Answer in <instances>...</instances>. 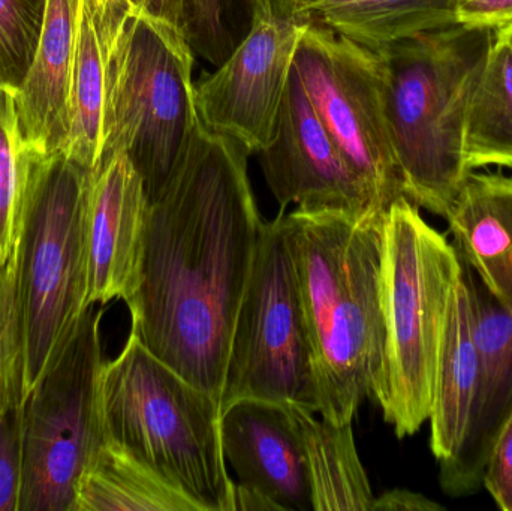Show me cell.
<instances>
[{
  "label": "cell",
  "mask_w": 512,
  "mask_h": 511,
  "mask_svg": "<svg viewBox=\"0 0 512 511\" xmlns=\"http://www.w3.org/2000/svg\"><path fill=\"white\" fill-rule=\"evenodd\" d=\"M23 333L18 306L17 254L0 272V413L23 405Z\"/></svg>",
  "instance_id": "cell-27"
},
{
  "label": "cell",
  "mask_w": 512,
  "mask_h": 511,
  "mask_svg": "<svg viewBox=\"0 0 512 511\" xmlns=\"http://www.w3.org/2000/svg\"><path fill=\"white\" fill-rule=\"evenodd\" d=\"M195 57L180 27L135 5L117 53L102 159L128 153L149 203L164 191L200 122Z\"/></svg>",
  "instance_id": "cell-7"
},
{
  "label": "cell",
  "mask_w": 512,
  "mask_h": 511,
  "mask_svg": "<svg viewBox=\"0 0 512 511\" xmlns=\"http://www.w3.org/2000/svg\"><path fill=\"white\" fill-rule=\"evenodd\" d=\"M463 270L480 356V386L465 447L453 464L441 468L442 488L451 497H465L483 488L490 450L512 408V311L465 263Z\"/></svg>",
  "instance_id": "cell-15"
},
{
  "label": "cell",
  "mask_w": 512,
  "mask_h": 511,
  "mask_svg": "<svg viewBox=\"0 0 512 511\" xmlns=\"http://www.w3.org/2000/svg\"><path fill=\"white\" fill-rule=\"evenodd\" d=\"M132 0H80L65 152L89 170L102 161L108 99Z\"/></svg>",
  "instance_id": "cell-16"
},
{
  "label": "cell",
  "mask_w": 512,
  "mask_h": 511,
  "mask_svg": "<svg viewBox=\"0 0 512 511\" xmlns=\"http://www.w3.org/2000/svg\"><path fill=\"white\" fill-rule=\"evenodd\" d=\"M496 35L501 36L502 39L508 42V45L512 48V23L508 24L507 27H502V29L496 30Z\"/></svg>",
  "instance_id": "cell-36"
},
{
  "label": "cell",
  "mask_w": 512,
  "mask_h": 511,
  "mask_svg": "<svg viewBox=\"0 0 512 511\" xmlns=\"http://www.w3.org/2000/svg\"><path fill=\"white\" fill-rule=\"evenodd\" d=\"M465 159L469 171L512 170V48L496 33L466 114Z\"/></svg>",
  "instance_id": "cell-22"
},
{
  "label": "cell",
  "mask_w": 512,
  "mask_h": 511,
  "mask_svg": "<svg viewBox=\"0 0 512 511\" xmlns=\"http://www.w3.org/2000/svg\"><path fill=\"white\" fill-rule=\"evenodd\" d=\"M149 198L128 153L102 159L86 201L87 306L126 300L137 287Z\"/></svg>",
  "instance_id": "cell-13"
},
{
  "label": "cell",
  "mask_w": 512,
  "mask_h": 511,
  "mask_svg": "<svg viewBox=\"0 0 512 511\" xmlns=\"http://www.w3.org/2000/svg\"><path fill=\"white\" fill-rule=\"evenodd\" d=\"M221 440L239 483L258 489L282 511H313L303 443L286 405L233 402L222 410Z\"/></svg>",
  "instance_id": "cell-14"
},
{
  "label": "cell",
  "mask_w": 512,
  "mask_h": 511,
  "mask_svg": "<svg viewBox=\"0 0 512 511\" xmlns=\"http://www.w3.org/2000/svg\"><path fill=\"white\" fill-rule=\"evenodd\" d=\"M493 42L495 30L456 23L379 50L405 197L442 218L471 173L466 114Z\"/></svg>",
  "instance_id": "cell-3"
},
{
  "label": "cell",
  "mask_w": 512,
  "mask_h": 511,
  "mask_svg": "<svg viewBox=\"0 0 512 511\" xmlns=\"http://www.w3.org/2000/svg\"><path fill=\"white\" fill-rule=\"evenodd\" d=\"M444 506L408 489H393L373 501L372 511H441Z\"/></svg>",
  "instance_id": "cell-31"
},
{
  "label": "cell",
  "mask_w": 512,
  "mask_h": 511,
  "mask_svg": "<svg viewBox=\"0 0 512 511\" xmlns=\"http://www.w3.org/2000/svg\"><path fill=\"white\" fill-rule=\"evenodd\" d=\"M303 443L313 511H372L373 495L355 447L352 423L334 425L286 405Z\"/></svg>",
  "instance_id": "cell-20"
},
{
  "label": "cell",
  "mask_w": 512,
  "mask_h": 511,
  "mask_svg": "<svg viewBox=\"0 0 512 511\" xmlns=\"http://www.w3.org/2000/svg\"><path fill=\"white\" fill-rule=\"evenodd\" d=\"M270 511L279 510L274 501H271L267 495L259 492L258 489L249 488V486L236 483L234 489V511Z\"/></svg>",
  "instance_id": "cell-33"
},
{
  "label": "cell",
  "mask_w": 512,
  "mask_h": 511,
  "mask_svg": "<svg viewBox=\"0 0 512 511\" xmlns=\"http://www.w3.org/2000/svg\"><path fill=\"white\" fill-rule=\"evenodd\" d=\"M75 511H200L105 438L77 486Z\"/></svg>",
  "instance_id": "cell-21"
},
{
  "label": "cell",
  "mask_w": 512,
  "mask_h": 511,
  "mask_svg": "<svg viewBox=\"0 0 512 511\" xmlns=\"http://www.w3.org/2000/svg\"><path fill=\"white\" fill-rule=\"evenodd\" d=\"M294 69L331 140L376 209L387 215L405 197V186L388 120L381 53L312 18L298 42Z\"/></svg>",
  "instance_id": "cell-10"
},
{
  "label": "cell",
  "mask_w": 512,
  "mask_h": 511,
  "mask_svg": "<svg viewBox=\"0 0 512 511\" xmlns=\"http://www.w3.org/2000/svg\"><path fill=\"white\" fill-rule=\"evenodd\" d=\"M41 156L24 138L17 89L0 84V272L17 251L30 179Z\"/></svg>",
  "instance_id": "cell-24"
},
{
  "label": "cell",
  "mask_w": 512,
  "mask_h": 511,
  "mask_svg": "<svg viewBox=\"0 0 512 511\" xmlns=\"http://www.w3.org/2000/svg\"><path fill=\"white\" fill-rule=\"evenodd\" d=\"M48 0H0V84L18 89L35 57Z\"/></svg>",
  "instance_id": "cell-26"
},
{
  "label": "cell",
  "mask_w": 512,
  "mask_h": 511,
  "mask_svg": "<svg viewBox=\"0 0 512 511\" xmlns=\"http://www.w3.org/2000/svg\"><path fill=\"white\" fill-rule=\"evenodd\" d=\"M135 5L140 6L143 11L170 21L182 29L183 23V0H135Z\"/></svg>",
  "instance_id": "cell-34"
},
{
  "label": "cell",
  "mask_w": 512,
  "mask_h": 511,
  "mask_svg": "<svg viewBox=\"0 0 512 511\" xmlns=\"http://www.w3.org/2000/svg\"><path fill=\"white\" fill-rule=\"evenodd\" d=\"M459 0H369L325 21L373 51L400 39L459 23Z\"/></svg>",
  "instance_id": "cell-23"
},
{
  "label": "cell",
  "mask_w": 512,
  "mask_h": 511,
  "mask_svg": "<svg viewBox=\"0 0 512 511\" xmlns=\"http://www.w3.org/2000/svg\"><path fill=\"white\" fill-rule=\"evenodd\" d=\"M445 219L460 260L512 311V174L471 171Z\"/></svg>",
  "instance_id": "cell-18"
},
{
  "label": "cell",
  "mask_w": 512,
  "mask_h": 511,
  "mask_svg": "<svg viewBox=\"0 0 512 511\" xmlns=\"http://www.w3.org/2000/svg\"><path fill=\"white\" fill-rule=\"evenodd\" d=\"M366 2L369 0H301L298 9L325 23L330 18L351 11Z\"/></svg>",
  "instance_id": "cell-32"
},
{
  "label": "cell",
  "mask_w": 512,
  "mask_h": 511,
  "mask_svg": "<svg viewBox=\"0 0 512 511\" xmlns=\"http://www.w3.org/2000/svg\"><path fill=\"white\" fill-rule=\"evenodd\" d=\"M462 260L420 207L402 197L382 228L384 362L372 398L397 437L430 419L439 353Z\"/></svg>",
  "instance_id": "cell-5"
},
{
  "label": "cell",
  "mask_w": 512,
  "mask_h": 511,
  "mask_svg": "<svg viewBox=\"0 0 512 511\" xmlns=\"http://www.w3.org/2000/svg\"><path fill=\"white\" fill-rule=\"evenodd\" d=\"M23 405L0 413V511H20Z\"/></svg>",
  "instance_id": "cell-28"
},
{
  "label": "cell",
  "mask_w": 512,
  "mask_h": 511,
  "mask_svg": "<svg viewBox=\"0 0 512 511\" xmlns=\"http://www.w3.org/2000/svg\"><path fill=\"white\" fill-rule=\"evenodd\" d=\"M102 315L84 312L24 401L20 511H75L81 474L104 443Z\"/></svg>",
  "instance_id": "cell-8"
},
{
  "label": "cell",
  "mask_w": 512,
  "mask_h": 511,
  "mask_svg": "<svg viewBox=\"0 0 512 511\" xmlns=\"http://www.w3.org/2000/svg\"><path fill=\"white\" fill-rule=\"evenodd\" d=\"M480 386V356L475 344L471 297L465 270L451 299L439 353L430 411V447L441 468L453 464L468 440Z\"/></svg>",
  "instance_id": "cell-19"
},
{
  "label": "cell",
  "mask_w": 512,
  "mask_h": 511,
  "mask_svg": "<svg viewBox=\"0 0 512 511\" xmlns=\"http://www.w3.org/2000/svg\"><path fill=\"white\" fill-rule=\"evenodd\" d=\"M265 0H183L182 30L192 50L221 66L254 26Z\"/></svg>",
  "instance_id": "cell-25"
},
{
  "label": "cell",
  "mask_w": 512,
  "mask_h": 511,
  "mask_svg": "<svg viewBox=\"0 0 512 511\" xmlns=\"http://www.w3.org/2000/svg\"><path fill=\"white\" fill-rule=\"evenodd\" d=\"M80 0H48L35 57L17 89L27 143L42 155L66 150Z\"/></svg>",
  "instance_id": "cell-17"
},
{
  "label": "cell",
  "mask_w": 512,
  "mask_h": 511,
  "mask_svg": "<svg viewBox=\"0 0 512 511\" xmlns=\"http://www.w3.org/2000/svg\"><path fill=\"white\" fill-rule=\"evenodd\" d=\"M483 488L499 509L512 511V408L490 450Z\"/></svg>",
  "instance_id": "cell-29"
},
{
  "label": "cell",
  "mask_w": 512,
  "mask_h": 511,
  "mask_svg": "<svg viewBox=\"0 0 512 511\" xmlns=\"http://www.w3.org/2000/svg\"><path fill=\"white\" fill-rule=\"evenodd\" d=\"M92 171L65 150L39 158L17 243L26 398L87 306L86 201Z\"/></svg>",
  "instance_id": "cell-6"
},
{
  "label": "cell",
  "mask_w": 512,
  "mask_h": 511,
  "mask_svg": "<svg viewBox=\"0 0 512 511\" xmlns=\"http://www.w3.org/2000/svg\"><path fill=\"white\" fill-rule=\"evenodd\" d=\"M283 212L264 222L231 339L221 411L239 399L318 414L309 330Z\"/></svg>",
  "instance_id": "cell-9"
},
{
  "label": "cell",
  "mask_w": 512,
  "mask_h": 511,
  "mask_svg": "<svg viewBox=\"0 0 512 511\" xmlns=\"http://www.w3.org/2000/svg\"><path fill=\"white\" fill-rule=\"evenodd\" d=\"M271 8L279 9V11H295L298 9L301 0H265Z\"/></svg>",
  "instance_id": "cell-35"
},
{
  "label": "cell",
  "mask_w": 512,
  "mask_h": 511,
  "mask_svg": "<svg viewBox=\"0 0 512 511\" xmlns=\"http://www.w3.org/2000/svg\"><path fill=\"white\" fill-rule=\"evenodd\" d=\"M459 23L499 30L512 23V0H459Z\"/></svg>",
  "instance_id": "cell-30"
},
{
  "label": "cell",
  "mask_w": 512,
  "mask_h": 511,
  "mask_svg": "<svg viewBox=\"0 0 512 511\" xmlns=\"http://www.w3.org/2000/svg\"><path fill=\"white\" fill-rule=\"evenodd\" d=\"M312 17L265 2L231 56L195 83L204 126L245 144L251 155L270 144L291 77L295 51Z\"/></svg>",
  "instance_id": "cell-11"
},
{
  "label": "cell",
  "mask_w": 512,
  "mask_h": 511,
  "mask_svg": "<svg viewBox=\"0 0 512 511\" xmlns=\"http://www.w3.org/2000/svg\"><path fill=\"white\" fill-rule=\"evenodd\" d=\"M249 150L197 123L149 206L131 335L221 407L231 339L264 221Z\"/></svg>",
  "instance_id": "cell-1"
},
{
  "label": "cell",
  "mask_w": 512,
  "mask_h": 511,
  "mask_svg": "<svg viewBox=\"0 0 512 511\" xmlns=\"http://www.w3.org/2000/svg\"><path fill=\"white\" fill-rule=\"evenodd\" d=\"M132 2H134V3H135V0H132Z\"/></svg>",
  "instance_id": "cell-37"
},
{
  "label": "cell",
  "mask_w": 512,
  "mask_h": 511,
  "mask_svg": "<svg viewBox=\"0 0 512 511\" xmlns=\"http://www.w3.org/2000/svg\"><path fill=\"white\" fill-rule=\"evenodd\" d=\"M256 156L280 212L297 204L303 212L385 216L331 140L294 65L276 131Z\"/></svg>",
  "instance_id": "cell-12"
},
{
  "label": "cell",
  "mask_w": 512,
  "mask_h": 511,
  "mask_svg": "<svg viewBox=\"0 0 512 511\" xmlns=\"http://www.w3.org/2000/svg\"><path fill=\"white\" fill-rule=\"evenodd\" d=\"M107 440L200 511H234L221 407L129 335L99 380Z\"/></svg>",
  "instance_id": "cell-4"
},
{
  "label": "cell",
  "mask_w": 512,
  "mask_h": 511,
  "mask_svg": "<svg viewBox=\"0 0 512 511\" xmlns=\"http://www.w3.org/2000/svg\"><path fill=\"white\" fill-rule=\"evenodd\" d=\"M385 216L300 209L282 215L309 330L318 414L334 425L352 423L382 371Z\"/></svg>",
  "instance_id": "cell-2"
}]
</instances>
